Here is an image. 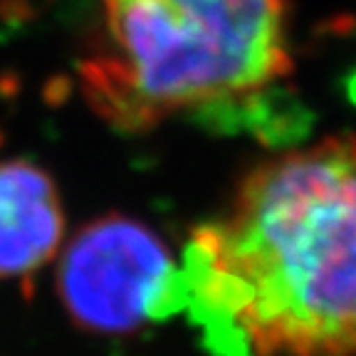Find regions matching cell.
<instances>
[{
  "label": "cell",
  "mask_w": 356,
  "mask_h": 356,
  "mask_svg": "<svg viewBox=\"0 0 356 356\" xmlns=\"http://www.w3.org/2000/svg\"><path fill=\"white\" fill-rule=\"evenodd\" d=\"M65 208L55 178L28 159L0 161V280H28L60 252Z\"/></svg>",
  "instance_id": "cell-4"
},
{
  "label": "cell",
  "mask_w": 356,
  "mask_h": 356,
  "mask_svg": "<svg viewBox=\"0 0 356 356\" xmlns=\"http://www.w3.org/2000/svg\"><path fill=\"white\" fill-rule=\"evenodd\" d=\"M292 70L289 0H97L77 65L89 109L124 134L257 117Z\"/></svg>",
  "instance_id": "cell-2"
},
{
  "label": "cell",
  "mask_w": 356,
  "mask_h": 356,
  "mask_svg": "<svg viewBox=\"0 0 356 356\" xmlns=\"http://www.w3.org/2000/svg\"><path fill=\"white\" fill-rule=\"evenodd\" d=\"M184 307L222 356H356V136L252 166L193 230Z\"/></svg>",
  "instance_id": "cell-1"
},
{
  "label": "cell",
  "mask_w": 356,
  "mask_h": 356,
  "mask_svg": "<svg viewBox=\"0 0 356 356\" xmlns=\"http://www.w3.org/2000/svg\"><path fill=\"white\" fill-rule=\"evenodd\" d=\"M57 292L82 332L124 337L184 307L181 267L163 238L124 213L84 222L60 255Z\"/></svg>",
  "instance_id": "cell-3"
}]
</instances>
